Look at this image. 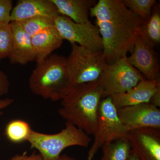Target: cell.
<instances>
[{
	"instance_id": "1",
	"label": "cell",
	"mask_w": 160,
	"mask_h": 160,
	"mask_svg": "<svg viewBox=\"0 0 160 160\" xmlns=\"http://www.w3.org/2000/svg\"><path fill=\"white\" fill-rule=\"evenodd\" d=\"M90 16L95 18L108 65L132 52L144 21L128 9L122 0H99L90 9Z\"/></svg>"
},
{
	"instance_id": "2",
	"label": "cell",
	"mask_w": 160,
	"mask_h": 160,
	"mask_svg": "<svg viewBox=\"0 0 160 160\" xmlns=\"http://www.w3.org/2000/svg\"><path fill=\"white\" fill-rule=\"evenodd\" d=\"M103 92L98 81L77 85L61 101L59 114L88 135H93Z\"/></svg>"
},
{
	"instance_id": "3",
	"label": "cell",
	"mask_w": 160,
	"mask_h": 160,
	"mask_svg": "<svg viewBox=\"0 0 160 160\" xmlns=\"http://www.w3.org/2000/svg\"><path fill=\"white\" fill-rule=\"evenodd\" d=\"M29 86L32 93L45 99L62 101L74 88L66 58L52 54L37 64L29 77Z\"/></svg>"
},
{
	"instance_id": "4",
	"label": "cell",
	"mask_w": 160,
	"mask_h": 160,
	"mask_svg": "<svg viewBox=\"0 0 160 160\" xmlns=\"http://www.w3.org/2000/svg\"><path fill=\"white\" fill-rule=\"evenodd\" d=\"M60 132L47 134L32 129L27 142L30 148L37 150L46 160H57L63 150L72 146L88 147L92 139L85 132L66 122Z\"/></svg>"
},
{
	"instance_id": "5",
	"label": "cell",
	"mask_w": 160,
	"mask_h": 160,
	"mask_svg": "<svg viewBox=\"0 0 160 160\" xmlns=\"http://www.w3.org/2000/svg\"><path fill=\"white\" fill-rule=\"evenodd\" d=\"M66 58L67 67L74 86L96 82L108 66L103 51L95 52L76 44Z\"/></svg>"
},
{
	"instance_id": "6",
	"label": "cell",
	"mask_w": 160,
	"mask_h": 160,
	"mask_svg": "<svg viewBox=\"0 0 160 160\" xmlns=\"http://www.w3.org/2000/svg\"><path fill=\"white\" fill-rule=\"evenodd\" d=\"M128 132L119 118L118 110L110 97L100 102L98 112L94 140L88 153L87 160H92L105 143L113 140L127 138Z\"/></svg>"
},
{
	"instance_id": "7",
	"label": "cell",
	"mask_w": 160,
	"mask_h": 160,
	"mask_svg": "<svg viewBox=\"0 0 160 160\" xmlns=\"http://www.w3.org/2000/svg\"><path fill=\"white\" fill-rule=\"evenodd\" d=\"M128 57L120 58L108 65L98 80L103 90L102 98L124 93L146 78L132 66Z\"/></svg>"
},
{
	"instance_id": "8",
	"label": "cell",
	"mask_w": 160,
	"mask_h": 160,
	"mask_svg": "<svg viewBox=\"0 0 160 160\" xmlns=\"http://www.w3.org/2000/svg\"><path fill=\"white\" fill-rule=\"evenodd\" d=\"M54 20L55 27L63 40L95 52L103 51L102 40L99 30L91 21L79 24L61 14Z\"/></svg>"
},
{
	"instance_id": "9",
	"label": "cell",
	"mask_w": 160,
	"mask_h": 160,
	"mask_svg": "<svg viewBox=\"0 0 160 160\" xmlns=\"http://www.w3.org/2000/svg\"><path fill=\"white\" fill-rule=\"evenodd\" d=\"M121 123L129 132L140 128L160 129V110L149 103L123 107L118 110Z\"/></svg>"
},
{
	"instance_id": "10",
	"label": "cell",
	"mask_w": 160,
	"mask_h": 160,
	"mask_svg": "<svg viewBox=\"0 0 160 160\" xmlns=\"http://www.w3.org/2000/svg\"><path fill=\"white\" fill-rule=\"evenodd\" d=\"M160 130L140 128L128 132L132 152L140 160H160Z\"/></svg>"
},
{
	"instance_id": "11",
	"label": "cell",
	"mask_w": 160,
	"mask_h": 160,
	"mask_svg": "<svg viewBox=\"0 0 160 160\" xmlns=\"http://www.w3.org/2000/svg\"><path fill=\"white\" fill-rule=\"evenodd\" d=\"M128 58L132 66L146 79L157 82L160 81V65L157 56L139 36L136 39L134 49Z\"/></svg>"
},
{
	"instance_id": "12",
	"label": "cell",
	"mask_w": 160,
	"mask_h": 160,
	"mask_svg": "<svg viewBox=\"0 0 160 160\" xmlns=\"http://www.w3.org/2000/svg\"><path fill=\"white\" fill-rule=\"evenodd\" d=\"M60 15L51 0H20L12 10L10 22L37 17L54 19Z\"/></svg>"
},
{
	"instance_id": "13",
	"label": "cell",
	"mask_w": 160,
	"mask_h": 160,
	"mask_svg": "<svg viewBox=\"0 0 160 160\" xmlns=\"http://www.w3.org/2000/svg\"><path fill=\"white\" fill-rule=\"evenodd\" d=\"M12 32V42L9 58L12 64L25 65L35 61L32 37L17 22L9 23Z\"/></svg>"
},
{
	"instance_id": "14",
	"label": "cell",
	"mask_w": 160,
	"mask_h": 160,
	"mask_svg": "<svg viewBox=\"0 0 160 160\" xmlns=\"http://www.w3.org/2000/svg\"><path fill=\"white\" fill-rule=\"evenodd\" d=\"M159 82H155L146 79L126 92L113 95L110 97L117 110L123 107L149 103Z\"/></svg>"
},
{
	"instance_id": "15",
	"label": "cell",
	"mask_w": 160,
	"mask_h": 160,
	"mask_svg": "<svg viewBox=\"0 0 160 160\" xmlns=\"http://www.w3.org/2000/svg\"><path fill=\"white\" fill-rule=\"evenodd\" d=\"M63 41L55 27L43 30L32 37V42L37 64L52 54L54 50L61 46Z\"/></svg>"
},
{
	"instance_id": "16",
	"label": "cell",
	"mask_w": 160,
	"mask_h": 160,
	"mask_svg": "<svg viewBox=\"0 0 160 160\" xmlns=\"http://www.w3.org/2000/svg\"><path fill=\"white\" fill-rule=\"evenodd\" d=\"M60 14L69 18L77 23L89 22L90 10L95 6L94 0H51Z\"/></svg>"
},
{
	"instance_id": "17",
	"label": "cell",
	"mask_w": 160,
	"mask_h": 160,
	"mask_svg": "<svg viewBox=\"0 0 160 160\" xmlns=\"http://www.w3.org/2000/svg\"><path fill=\"white\" fill-rule=\"evenodd\" d=\"M139 36L151 48H154L160 42V6L154 5L151 16L142 23Z\"/></svg>"
},
{
	"instance_id": "18",
	"label": "cell",
	"mask_w": 160,
	"mask_h": 160,
	"mask_svg": "<svg viewBox=\"0 0 160 160\" xmlns=\"http://www.w3.org/2000/svg\"><path fill=\"white\" fill-rule=\"evenodd\" d=\"M102 147L103 156L101 160H127L131 152L127 138L107 142Z\"/></svg>"
},
{
	"instance_id": "19",
	"label": "cell",
	"mask_w": 160,
	"mask_h": 160,
	"mask_svg": "<svg viewBox=\"0 0 160 160\" xmlns=\"http://www.w3.org/2000/svg\"><path fill=\"white\" fill-rule=\"evenodd\" d=\"M32 129L30 125L26 121L14 119L6 125L5 134L9 142L19 144L27 142Z\"/></svg>"
},
{
	"instance_id": "20",
	"label": "cell",
	"mask_w": 160,
	"mask_h": 160,
	"mask_svg": "<svg viewBox=\"0 0 160 160\" xmlns=\"http://www.w3.org/2000/svg\"><path fill=\"white\" fill-rule=\"evenodd\" d=\"M54 19L46 17L31 18L18 22L24 31L30 37L39 32L55 27Z\"/></svg>"
},
{
	"instance_id": "21",
	"label": "cell",
	"mask_w": 160,
	"mask_h": 160,
	"mask_svg": "<svg viewBox=\"0 0 160 160\" xmlns=\"http://www.w3.org/2000/svg\"><path fill=\"white\" fill-rule=\"evenodd\" d=\"M125 6L143 21L148 19L156 3L155 0H122Z\"/></svg>"
},
{
	"instance_id": "22",
	"label": "cell",
	"mask_w": 160,
	"mask_h": 160,
	"mask_svg": "<svg viewBox=\"0 0 160 160\" xmlns=\"http://www.w3.org/2000/svg\"><path fill=\"white\" fill-rule=\"evenodd\" d=\"M12 42V32L9 23L0 24V62L9 58Z\"/></svg>"
},
{
	"instance_id": "23",
	"label": "cell",
	"mask_w": 160,
	"mask_h": 160,
	"mask_svg": "<svg viewBox=\"0 0 160 160\" xmlns=\"http://www.w3.org/2000/svg\"><path fill=\"white\" fill-rule=\"evenodd\" d=\"M12 9V1L0 0V24L10 22V14Z\"/></svg>"
},
{
	"instance_id": "24",
	"label": "cell",
	"mask_w": 160,
	"mask_h": 160,
	"mask_svg": "<svg viewBox=\"0 0 160 160\" xmlns=\"http://www.w3.org/2000/svg\"><path fill=\"white\" fill-rule=\"evenodd\" d=\"M10 84L8 76L0 69V99L8 94L10 88Z\"/></svg>"
},
{
	"instance_id": "25",
	"label": "cell",
	"mask_w": 160,
	"mask_h": 160,
	"mask_svg": "<svg viewBox=\"0 0 160 160\" xmlns=\"http://www.w3.org/2000/svg\"><path fill=\"white\" fill-rule=\"evenodd\" d=\"M6 160H46L41 154H37L35 151L31 154L28 155L27 151H25L21 154H16L10 158Z\"/></svg>"
},
{
	"instance_id": "26",
	"label": "cell",
	"mask_w": 160,
	"mask_h": 160,
	"mask_svg": "<svg viewBox=\"0 0 160 160\" xmlns=\"http://www.w3.org/2000/svg\"><path fill=\"white\" fill-rule=\"evenodd\" d=\"M156 107H159L160 106V82L158 83L157 87L154 94L152 97L149 102Z\"/></svg>"
},
{
	"instance_id": "27",
	"label": "cell",
	"mask_w": 160,
	"mask_h": 160,
	"mask_svg": "<svg viewBox=\"0 0 160 160\" xmlns=\"http://www.w3.org/2000/svg\"><path fill=\"white\" fill-rule=\"evenodd\" d=\"M14 101L13 98H11L0 99V115L3 114V112L1 111V110L9 107L14 102Z\"/></svg>"
},
{
	"instance_id": "28",
	"label": "cell",
	"mask_w": 160,
	"mask_h": 160,
	"mask_svg": "<svg viewBox=\"0 0 160 160\" xmlns=\"http://www.w3.org/2000/svg\"><path fill=\"white\" fill-rule=\"evenodd\" d=\"M57 160H78L66 154H61Z\"/></svg>"
},
{
	"instance_id": "29",
	"label": "cell",
	"mask_w": 160,
	"mask_h": 160,
	"mask_svg": "<svg viewBox=\"0 0 160 160\" xmlns=\"http://www.w3.org/2000/svg\"><path fill=\"white\" fill-rule=\"evenodd\" d=\"M127 160H140L135 155H134L133 154V153H132V152H131V153H130V155H129V158H128V159Z\"/></svg>"
}]
</instances>
